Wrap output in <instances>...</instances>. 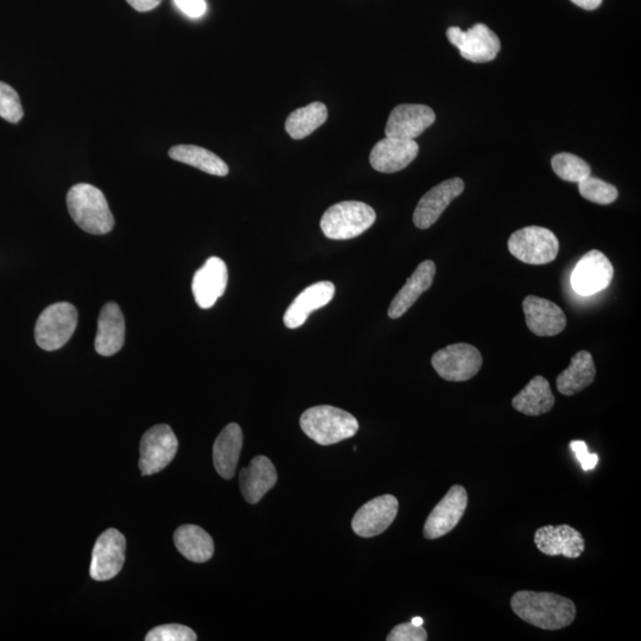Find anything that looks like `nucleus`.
I'll return each instance as SVG.
<instances>
[{"label":"nucleus","mask_w":641,"mask_h":641,"mask_svg":"<svg viewBox=\"0 0 641 641\" xmlns=\"http://www.w3.org/2000/svg\"><path fill=\"white\" fill-rule=\"evenodd\" d=\"M552 169L563 181L580 183L592 174L589 164L573 154H558L552 158Z\"/></svg>","instance_id":"30"},{"label":"nucleus","mask_w":641,"mask_h":641,"mask_svg":"<svg viewBox=\"0 0 641 641\" xmlns=\"http://www.w3.org/2000/svg\"><path fill=\"white\" fill-rule=\"evenodd\" d=\"M228 283V270L224 260L218 257L207 259L205 265L195 272L193 295L202 309H211L225 294Z\"/></svg>","instance_id":"16"},{"label":"nucleus","mask_w":641,"mask_h":641,"mask_svg":"<svg viewBox=\"0 0 641 641\" xmlns=\"http://www.w3.org/2000/svg\"><path fill=\"white\" fill-rule=\"evenodd\" d=\"M468 505L465 487L454 485L435 509L431 511L424 525V537L437 539L446 536L460 523Z\"/></svg>","instance_id":"12"},{"label":"nucleus","mask_w":641,"mask_h":641,"mask_svg":"<svg viewBox=\"0 0 641 641\" xmlns=\"http://www.w3.org/2000/svg\"><path fill=\"white\" fill-rule=\"evenodd\" d=\"M465 182L459 177L437 184L418 202L414 213V224L421 230L433 226L450 203L463 193Z\"/></svg>","instance_id":"15"},{"label":"nucleus","mask_w":641,"mask_h":641,"mask_svg":"<svg viewBox=\"0 0 641 641\" xmlns=\"http://www.w3.org/2000/svg\"><path fill=\"white\" fill-rule=\"evenodd\" d=\"M431 364L444 380L467 382L479 373L482 355L479 349L472 345L455 344L436 352Z\"/></svg>","instance_id":"7"},{"label":"nucleus","mask_w":641,"mask_h":641,"mask_svg":"<svg viewBox=\"0 0 641 641\" xmlns=\"http://www.w3.org/2000/svg\"><path fill=\"white\" fill-rule=\"evenodd\" d=\"M575 5L583 10L593 11L600 8L602 0H571Z\"/></svg>","instance_id":"38"},{"label":"nucleus","mask_w":641,"mask_h":641,"mask_svg":"<svg viewBox=\"0 0 641 641\" xmlns=\"http://www.w3.org/2000/svg\"><path fill=\"white\" fill-rule=\"evenodd\" d=\"M371 206L359 201H344L329 207L320 222L323 234L333 240H348L361 236L376 222Z\"/></svg>","instance_id":"4"},{"label":"nucleus","mask_w":641,"mask_h":641,"mask_svg":"<svg viewBox=\"0 0 641 641\" xmlns=\"http://www.w3.org/2000/svg\"><path fill=\"white\" fill-rule=\"evenodd\" d=\"M509 250L520 262L545 265L556 259L560 251V241L548 228L529 226L512 234Z\"/></svg>","instance_id":"6"},{"label":"nucleus","mask_w":641,"mask_h":641,"mask_svg":"<svg viewBox=\"0 0 641 641\" xmlns=\"http://www.w3.org/2000/svg\"><path fill=\"white\" fill-rule=\"evenodd\" d=\"M447 37L454 47L460 50L463 59L475 63L491 62L498 56L500 40L485 24H475L467 31L450 27Z\"/></svg>","instance_id":"9"},{"label":"nucleus","mask_w":641,"mask_h":641,"mask_svg":"<svg viewBox=\"0 0 641 641\" xmlns=\"http://www.w3.org/2000/svg\"><path fill=\"white\" fill-rule=\"evenodd\" d=\"M301 428L309 439L321 446L351 439L359 430L357 418L330 405L314 406L301 416Z\"/></svg>","instance_id":"3"},{"label":"nucleus","mask_w":641,"mask_h":641,"mask_svg":"<svg viewBox=\"0 0 641 641\" xmlns=\"http://www.w3.org/2000/svg\"><path fill=\"white\" fill-rule=\"evenodd\" d=\"M418 152L420 147L416 141L386 137L374 145L370 163L379 173L393 174L409 167V164L415 161Z\"/></svg>","instance_id":"18"},{"label":"nucleus","mask_w":641,"mask_h":641,"mask_svg":"<svg viewBox=\"0 0 641 641\" xmlns=\"http://www.w3.org/2000/svg\"><path fill=\"white\" fill-rule=\"evenodd\" d=\"M169 157L209 175L224 177L230 173V168L219 156L196 145H176L169 150Z\"/></svg>","instance_id":"28"},{"label":"nucleus","mask_w":641,"mask_h":641,"mask_svg":"<svg viewBox=\"0 0 641 641\" xmlns=\"http://www.w3.org/2000/svg\"><path fill=\"white\" fill-rule=\"evenodd\" d=\"M526 325L538 336H555L567 327V317L554 302L528 296L523 302Z\"/></svg>","instance_id":"19"},{"label":"nucleus","mask_w":641,"mask_h":641,"mask_svg":"<svg viewBox=\"0 0 641 641\" xmlns=\"http://www.w3.org/2000/svg\"><path fill=\"white\" fill-rule=\"evenodd\" d=\"M133 9L139 12H148L157 8L162 0H126Z\"/></svg>","instance_id":"37"},{"label":"nucleus","mask_w":641,"mask_h":641,"mask_svg":"<svg viewBox=\"0 0 641 641\" xmlns=\"http://www.w3.org/2000/svg\"><path fill=\"white\" fill-rule=\"evenodd\" d=\"M125 319L117 303H106L98 320L95 351L103 357H111L125 344Z\"/></svg>","instance_id":"21"},{"label":"nucleus","mask_w":641,"mask_h":641,"mask_svg":"<svg viewBox=\"0 0 641 641\" xmlns=\"http://www.w3.org/2000/svg\"><path fill=\"white\" fill-rule=\"evenodd\" d=\"M174 543L188 561L205 563L214 555V542L208 533L196 525H182L175 531Z\"/></svg>","instance_id":"27"},{"label":"nucleus","mask_w":641,"mask_h":641,"mask_svg":"<svg viewBox=\"0 0 641 641\" xmlns=\"http://www.w3.org/2000/svg\"><path fill=\"white\" fill-rule=\"evenodd\" d=\"M78 319V310L68 302L55 303L44 309L35 327L37 345L48 352L62 348L72 338Z\"/></svg>","instance_id":"5"},{"label":"nucleus","mask_w":641,"mask_h":641,"mask_svg":"<svg viewBox=\"0 0 641 641\" xmlns=\"http://www.w3.org/2000/svg\"><path fill=\"white\" fill-rule=\"evenodd\" d=\"M179 441L167 424H158L145 433L141 441L139 469L143 475L160 473L174 460Z\"/></svg>","instance_id":"8"},{"label":"nucleus","mask_w":641,"mask_h":641,"mask_svg":"<svg viewBox=\"0 0 641 641\" xmlns=\"http://www.w3.org/2000/svg\"><path fill=\"white\" fill-rule=\"evenodd\" d=\"M240 490L249 504H258L274 488L277 482V472L266 456H256L250 466L240 471Z\"/></svg>","instance_id":"22"},{"label":"nucleus","mask_w":641,"mask_h":641,"mask_svg":"<svg viewBox=\"0 0 641 641\" xmlns=\"http://www.w3.org/2000/svg\"><path fill=\"white\" fill-rule=\"evenodd\" d=\"M411 623L416 625V626H423L424 620L421 617H416L411 620Z\"/></svg>","instance_id":"39"},{"label":"nucleus","mask_w":641,"mask_h":641,"mask_svg":"<svg viewBox=\"0 0 641 641\" xmlns=\"http://www.w3.org/2000/svg\"><path fill=\"white\" fill-rule=\"evenodd\" d=\"M398 500L391 494L368 501L352 520V529L358 536L372 538L382 535L395 522Z\"/></svg>","instance_id":"13"},{"label":"nucleus","mask_w":641,"mask_h":641,"mask_svg":"<svg viewBox=\"0 0 641 641\" xmlns=\"http://www.w3.org/2000/svg\"><path fill=\"white\" fill-rule=\"evenodd\" d=\"M595 376L596 368L593 355L587 351H581L571 358L567 370L558 376L557 390L564 396H574L592 385Z\"/></svg>","instance_id":"26"},{"label":"nucleus","mask_w":641,"mask_h":641,"mask_svg":"<svg viewBox=\"0 0 641 641\" xmlns=\"http://www.w3.org/2000/svg\"><path fill=\"white\" fill-rule=\"evenodd\" d=\"M436 114L429 106L404 104L395 107L390 113L385 128L389 138L415 141L435 123Z\"/></svg>","instance_id":"14"},{"label":"nucleus","mask_w":641,"mask_h":641,"mask_svg":"<svg viewBox=\"0 0 641 641\" xmlns=\"http://www.w3.org/2000/svg\"><path fill=\"white\" fill-rule=\"evenodd\" d=\"M174 2L177 8L190 18H200L207 12L205 0H174Z\"/></svg>","instance_id":"36"},{"label":"nucleus","mask_w":641,"mask_h":641,"mask_svg":"<svg viewBox=\"0 0 641 641\" xmlns=\"http://www.w3.org/2000/svg\"><path fill=\"white\" fill-rule=\"evenodd\" d=\"M335 295L332 282H319L310 285L290 304L284 315V325L289 329L300 328L306 323L310 314L327 306Z\"/></svg>","instance_id":"20"},{"label":"nucleus","mask_w":641,"mask_h":641,"mask_svg":"<svg viewBox=\"0 0 641 641\" xmlns=\"http://www.w3.org/2000/svg\"><path fill=\"white\" fill-rule=\"evenodd\" d=\"M126 539L116 529H109L95 542L90 575L95 581L114 579L125 563Z\"/></svg>","instance_id":"11"},{"label":"nucleus","mask_w":641,"mask_h":641,"mask_svg":"<svg viewBox=\"0 0 641 641\" xmlns=\"http://www.w3.org/2000/svg\"><path fill=\"white\" fill-rule=\"evenodd\" d=\"M24 116L18 93L5 82H0V117L6 122L17 124Z\"/></svg>","instance_id":"32"},{"label":"nucleus","mask_w":641,"mask_h":641,"mask_svg":"<svg viewBox=\"0 0 641 641\" xmlns=\"http://www.w3.org/2000/svg\"><path fill=\"white\" fill-rule=\"evenodd\" d=\"M435 275L436 265L433 260H425V262L418 265L414 274L406 281L396 297L393 298L389 312H387L390 319H399V317L408 312L418 298L433 285Z\"/></svg>","instance_id":"23"},{"label":"nucleus","mask_w":641,"mask_h":641,"mask_svg":"<svg viewBox=\"0 0 641 641\" xmlns=\"http://www.w3.org/2000/svg\"><path fill=\"white\" fill-rule=\"evenodd\" d=\"M613 276V265L604 253L589 251L576 264L571 274V287L576 294L592 296L608 288Z\"/></svg>","instance_id":"10"},{"label":"nucleus","mask_w":641,"mask_h":641,"mask_svg":"<svg viewBox=\"0 0 641 641\" xmlns=\"http://www.w3.org/2000/svg\"><path fill=\"white\" fill-rule=\"evenodd\" d=\"M147 641H195L198 636L187 626L179 624L162 625L155 628L145 637Z\"/></svg>","instance_id":"33"},{"label":"nucleus","mask_w":641,"mask_h":641,"mask_svg":"<svg viewBox=\"0 0 641 641\" xmlns=\"http://www.w3.org/2000/svg\"><path fill=\"white\" fill-rule=\"evenodd\" d=\"M243 442V431L236 423L226 425L215 440L213 462L221 478L230 480L236 474Z\"/></svg>","instance_id":"24"},{"label":"nucleus","mask_w":641,"mask_h":641,"mask_svg":"<svg viewBox=\"0 0 641 641\" xmlns=\"http://www.w3.org/2000/svg\"><path fill=\"white\" fill-rule=\"evenodd\" d=\"M579 192L582 198L602 206L611 205L619 196L613 184L592 176L579 183Z\"/></svg>","instance_id":"31"},{"label":"nucleus","mask_w":641,"mask_h":641,"mask_svg":"<svg viewBox=\"0 0 641 641\" xmlns=\"http://www.w3.org/2000/svg\"><path fill=\"white\" fill-rule=\"evenodd\" d=\"M386 639L387 641H425L428 640V633L423 626H416L410 621L393 628Z\"/></svg>","instance_id":"34"},{"label":"nucleus","mask_w":641,"mask_h":641,"mask_svg":"<svg viewBox=\"0 0 641 641\" xmlns=\"http://www.w3.org/2000/svg\"><path fill=\"white\" fill-rule=\"evenodd\" d=\"M328 118L327 106L320 101L301 107L290 114L285 122V130L293 139H304L312 135L326 123Z\"/></svg>","instance_id":"29"},{"label":"nucleus","mask_w":641,"mask_h":641,"mask_svg":"<svg viewBox=\"0 0 641 641\" xmlns=\"http://www.w3.org/2000/svg\"><path fill=\"white\" fill-rule=\"evenodd\" d=\"M511 607L520 619L542 630H562L576 618L574 602L554 593L522 590L512 596Z\"/></svg>","instance_id":"1"},{"label":"nucleus","mask_w":641,"mask_h":641,"mask_svg":"<svg viewBox=\"0 0 641 641\" xmlns=\"http://www.w3.org/2000/svg\"><path fill=\"white\" fill-rule=\"evenodd\" d=\"M512 405L526 416H542L554 408L555 396L548 380L537 376L512 399Z\"/></svg>","instance_id":"25"},{"label":"nucleus","mask_w":641,"mask_h":641,"mask_svg":"<svg viewBox=\"0 0 641 641\" xmlns=\"http://www.w3.org/2000/svg\"><path fill=\"white\" fill-rule=\"evenodd\" d=\"M67 207L75 224L87 233H110L114 218L105 195L87 183L75 184L67 194Z\"/></svg>","instance_id":"2"},{"label":"nucleus","mask_w":641,"mask_h":641,"mask_svg":"<svg viewBox=\"0 0 641 641\" xmlns=\"http://www.w3.org/2000/svg\"><path fill=\"white\" fill-rule=\"evenodd\" d=\"M539 551L548 556L579 558L585 551L586 543L581 533L570 525L543 526L535 533Z\"/></svg>","instance_id":"17"},{"label":"nucleus","mask_w":641,"mask_h":641,"mask_svg":"<svg viewBox=\"0 0 641 641\" xmlns=\"http://www.w3.org/2000/svg\"><path fill=\"white\" fill-rule=\"evenodd\" d=\"M570 449L573 450L576 459L580 461L583 471H592L598 465L599 456L589 454L586 442L573 441L570 443Z\"/></svg>","instance_id":"35"}]
</instances>
